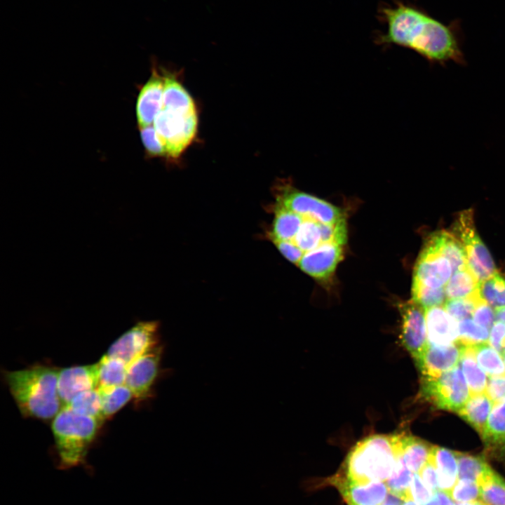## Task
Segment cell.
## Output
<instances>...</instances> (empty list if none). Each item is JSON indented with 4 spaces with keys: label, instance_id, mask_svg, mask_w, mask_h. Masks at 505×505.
Wrapping results in <instances>:
<instances>
[{
    "label": "cell",
    "instance_id": "obj_49",
    "mask_svg": "<svg viewBox=\"0 0 505 505\" xmlns=\"http://www.w3.org/2000/svg\"><path fill=\"white\" fill-rule=\"evenodd\" d=\"M403 500L389 492L385 500L381 505H403Z\"/></svg>",
    "mask_w": 505,
    "mask_h": 505
},
{
    "label": "cell",
    "instance_id": "obj_45",
    "mask_svg": "<svg viewBox=\"0 0 505 505\" xmlns=\"http://www.w3.org/2000/svg\"><path fill=\"white\" fill-rule=\"evenodd\" d=\"M489 344L502 355L505 351V323L497 321L490 329Z\"/></svg>",
    "mask_w": 505,
    "mask_h": 505
},
{
    "label": "cell",
    "instance_id": "obj_28",
    "mask_svg": "<svg viewBox=\"0 0 505 505\" xmlns=\"http://www.w3.org/2000/svg\"><path fill=\"white\" fill-rule=\"evenodd\" d=\"M480 281L469 267L452 274L445 286L447 299L463 298L478 291Z\"/></svg>",
    "mask_w": 505,
    "mask_h": 505
},
{
    "label": "cell",
    "instance_id": "obj_20",
    "mask_svg": "<svg viewBox=\"0 0 505 505\" xmlns=\"http://www.w3.org/2000/svg\"><path fill=\"white\" fill-rule=\"evenodd\" d=\"M429 460L436 469L439 490L449 494L458 480L457 452L433 446Z\"/></svg>",
    "mask_w": 505,
    "mask_h": 505
},
{
    "label": "cell",
    "instance_id": "obj_46",
    "mask_svg": "<svg viewBox=\"0 0 505 505\" xmlns=\"http://www.w3.org/2000/svg\"><path fill=\"white\" fill-rule=\"evenodd\" d=\"M493 403L505 400V377H490L485 391Z\"/></svg>",
    "mask_w": 505,
    "mask_h": 505
},
{
    "label": "cell",
    "instance_id": "obj_52",
    "mask_svg": "<svg viewBox=\"0 0 505 505\" xmlns=\"http://www.w3.org/2000/svg\"><path fill=\"white\" fill-rule=\"evenodd\" d=\"M403 505H419L413 500L408 499L403 501Z\"/></svg>",
    "mask_w": 505,
    "mask_h": 505
},
{
    "label": "cell",
    "instance_id": "obj_1",
    "mask_svg": "<svg viewBox=\"0 0 505 505\" xmlns=\"http://www.w3.org/2000/svg\"><path fill=\"white\" fill-rule=\"evenodd\" d=\"M380 14L386 31L377 38L379 43L410 48L431 63L465 65L459 20L445 24L420 8L401 2L383 7Z\"/></svg>",
    "mask_w": 505,
    "mask_h": 505
},
{
    "label": "cell",
    "instance_id": "obj_48",
    "mask_svg": "<svg viewBox=\"0 0 505 505\" xmlns=\"http://www.w3.org/2000/svg\"><path fill=\"white\" fill-rule=\"evenodd\" d=\"M424 505H455L450 495L444 491L435 492L431 499Z\"/></svg>",
    "mask_w": 505,
    "mask_h": 505
},
{
    "label": "cell",
    "instance_id": "obj_11",
    "mask_svg": "<svg viewBox=\"0 0 505 505\" xmlns=\"http://www.w3.org/2000/svg\"><path fill=\"white\" fill-rule=\"evenodd\" d=\"M452 275L449 260L426 242L416 262L412 285L445 287Z\"/></svg>",
    "mask_w": 505,
    "mask_h": 505
},
{
    "label": "cell",
    "instance_id": "obj_34",
    "mask_svg": "<svg viewBox=\"0 0 505 505\" xmlns=\"http://www.w3.org/2000/svg\"><path fill=\"white\" fill-rule=\"evenodd\" d=\"M478 291L480 297L493 309L505 307V277L498 271L480 281Z\"/></svg>",
    "mask_w": 505,
    "mask_h": 505
},
{
    "label": "cell",
    "instance_id": "obj_23",
    "mask_svg": "<svg viewBox=\"0 0 505 505\" xmlns=\"http://www.w3.org/2000/svg\"><path fill=\"white\" fill-rule=\"evenodd\" d=\"M494 405L486 393L471 396L465 405L457 412L481 436Z\"/></svg>",
    "mask_w": 505,
    "mask_h": 505
},
{
    "label": "cell",
    "instance_id": "obj_19",
    "mask_svg": "<svg viewBox=\"0 0 505 505\" xmlns=\"http://www.w3.org/2000/svg\"><path fill=\"white\" fill-rule=\"evenodd\" d=\"M480 436L487 455L497 459L505 457V400L494 404Z\"/></svg>",
    "mask_w": 505,
    "mask_h": 505
},
{
    "label": "cell",
    "instance_id": "obj_14",
    "mask_svg": "<svg viewBox=\"0 0 505 505\" xmlns=\"http://www.w3.org/2000/svg\"><path fill=\"white\" fill-rule=\"evenodd\" d=\"M98 386V363L59 370L58 391L62 407L77 394Z\"/></svg>",
    "mask_w": 505,
    "mask_h": 505
},
{
    "label": "cell",
    "instance_id": "obj_33",
    "mask_svg": "<svg viewBox=\"0 0 505 505\" xmlns=\"http://www.w3.org/2000/svg\"><path fill=\"white\" fill-rule=\"evenodd\" d=\"M480 501L484 505H505V480L492 470L479 484Z\"/></svg>",
    "mask_w": 505,
    "mask_h": 505
},
{
    "label": "cell",
    "instance_id": "obj_41",
    "mask_svg": "<svg viewBox=\"0 0 505 505\" xmlns=\"http://www.w3.org/2000/svg\"><path fill=\"white\" fill-rule=\"evenodd\" d=\"M142 144L151 156H166L165 145L153 125L140 128Z\"/></svg>",
    "mask_w": 505,
    "mask_h": 505
},
{
    "label": "cell",
    "instance_id": "obj_10",
    "mask_svg": "<svg viewBox=\"0 0 505 505\" xmlns=\"http://www.w3.org/2000/svg\"><path fill=\"white\" fill-rule=\"evenodd\" d=\"M163 346L156 343L128 365L126 385L137 401L146 399L157 377Z\"/></svg>",
    "mask_w": 505,
    "mask_h": 505
},
{
    "label": "cell",
    "instance_id": "obj_5",
    "mask_svg": "<svg viewBox=\"0 0 505 505\" xmlns=\"http://www.w3.org/2000/svg\"><path fill=\"white\" fill-rule=\"evenodd\" d=\"M153 126L165 145L167 157L175 159L182 154L196 136L197 111L162 108Z\"/></svg>",
    "mask_w": 505,
    "mask_h": 505
},
{
    "label": "cell",
    "instance_id": "obj_32",
    "mask_svg": "<svg viewBox=\"0 0 505 505\" xmlns=\"http://www.w3.org/2000/svg\"><path fill=\"white\" fill-rule=\"evenodd\" d=\"M97 389L105 419L115 414L133 397L132 391L126 384Z\"/></svg>",
    "mask_w": 505,
    "mask_h": 505
},
{
    "label": "cell",
    "instance_id": "obj_43",
    "mask_svg": "<svg viewBox=\"0 0 505 505\" xmlns=\"http://www.w3.org/2000/svg\"><path fill=\"white\" fill-rule=\"evenodd\" d=\"M472 318L476 323L490 330L495 322V311H494L493 308L483 299L476 307Z\"/></svg>",
    "mask_w": 505,
    "mask_h": 505
},
{
    "label": "cell",
    "instance_id": "obj_21",
    "mask_svg": "<svg viewBox=\"0 0 505 505\" xmlns=\"http://www.w3.org/2000/svg\"><path fill=\"white\" fill-rule=\"evenodd\" d=\"M427 243L449 260L452 274L468 267L463 245L452 232L437 231L430 236Z\"/></svg>",
    "mask_w": 505,
    "mask_h": 505
},
{
    "label": "cell",
    "instance_id": "obj_7",
    "mask_svg": "<svg viewBox=\"0 0 505 505\" xmlns=\"http://www.w3.org/2000/svg\"><path fill=\"white\" fill-rule=\"evenodd\" d=\"M452 233L462 243L468 267L479 281L497 272L489 250L476 231L471 209L460 213Z\"/></svg>",
    "mask_w": 505,
    "mask_h": 505
},
{
    "label": "cell",
    "instance_id": "obj_6",
    "mask_svg": "<svg viewBox=\"0 0 505 505\" xmlns=\"http://www.w3.org/2000/svg\"><path fill=\"white\" fill-rule=\"evenodd\" d=\"M421 383L422 396L439 409L457 412L471 396L459 365L436 378L422 379Z\"/></svg>",
    "mask_w": 505,
    "mask_h": 505
},
{
    "label": "cell",
    "instance_id": "obj_51",
    "mask_svg": "<svg viewBox=\"0 0 505 505\" xmlns=\"http://www.w3.org/2000/svg\"><path fill=\"white\" fill-rule=\"evenodd\" d=\"M456 505H484V504L480 500H478V501H471V502L458 504Z\"/></svg>",
    "mask_w": 505,
    "mask_h": 505
},
{
    "label": "cell",
    "instance_id": "obj_16",
    "mask_svg": "<svg viewBox=\"0 0 505 505\" xmlns=\"http://www.w3.org/2000/svg\"><path fill=\"white\" fill-rule=\"evenodd\" d=\"M165 74L153 69L152 74L142 86L136 103V116L140 128L153 125L163 108Z\"/></svg>",
    "mask_w": 505,
    "mask_h": 505
},
{
    "label": "cell",
    "instance_id": "obj_35",
    "mask_svg": "<svg viewBox=\"0 0 505 505\" xmlns=\"http://www.w3.org/2000/svg\"><path fill=\"white\" fill-rule=\"evenodd\" d=\"M414 473L403 463L398 454L393 470L385 482L389 492L400 497L403 501L410 499V487Z\"/></svg>",
    "mask_w": 505,
    "mask_h": 505
},
{
    "label": "cell",
    "instance_id": "obj_22",
    "mask_svg": "<svg viewBox=\"0 0 505 505\" xmlns=\"http://www.w3.org/2000/svg\"><path fill=\"white\" fill-rule=\"evenodd\" d=\"M399 454L405 465L418 473L428 462L433 446L411 435L399 434Z\"/></svg>",
    "mask_w": 505,
    "mask_h": 505
},
{
    "label": "cell",
    "instance_id": "obj_30",
    "mask_svg": "<svg viewBox=\"0 0 505 505\" xmlns=\"http://www.w3.org/2000/svg\"><path fill=\"white\" fill-rule=\"evenodd\" d=\"M476 361L489 377H505L502 356L487 343L471 346Z\"/></svg>",
    "mask_w": 505,
    "mask_h": 505
},
{
    "label": "cell",
    "instance_id": "obj_47",
    "mask_svg": "<svg viewBox=\"0 0 505 505\" xmlns=\"http://www.w3.org/2000/svg\"><path fill=\"white\" fill-rule=\"evenodd\" d=\"M424 484L433 492L439 490L438 473L434 464L431 462H428L422 467L418 473Z\"/></svg>",
    "mask_w": 505,
    "mask_h": 505
},
{
    "label": "cell",
    "instance_id": "obj_3",
    "mask_svg": "<svg viewBox=\"0 0 505 505\" xmlns=\"http://www.w3.org/2000/svg\"><path fill=\"white\" fill-rule=\"evenodd\" d=\"M399 434H377L360 440L345 463L346 480L354 483L386 482L399 454Z\"/></svg>",
    "mask_w": 505,
    "mask_h": 505
},
{
    "label": "cell",
    "instance_id": "obj_18",
    "mask_svg": "<svg viewBox=\"0 0 505 505\" xmlns=\"http://www.w3.org/2000/svg\"><path fill=\"white\" fill-rule=\"evenodd\" d=\"M427 342L431 345H447L458 342L459 328L443 306L425 309Z\"/></svg>",
    "mask_w": 505,
    "mask_h": 505
},
{
    "label": "cell",
    "instance_id": "obj_29",
    "mask_svg": "<svg viewBox=\"0 0 505 505\" xmlns=\"http://www.w3.org/2000/svg\"><path fill=\"white\" fill-rule=\"evenodd\" d=\"M458 479L471 480L480 484L492 470L484 457L457 452Z\"/></svg>",
    "mask_w": 505,
    "mask_h": 505
},
{
    "label": "cell",
    "instance_id": "obj_24",
    "mask_svg": "<svg viewBox=\"0 0 505 505\" xmlns=\"http://www.w3.org/2000/svg\"><path fill=\"white\" fill-rule=\"evenodd\" d=\"M274 208L275 217L269 234L270 238L292 241L304 217L277 203Z\"/></svg>",
    "mask_w": 505,
    "mask_h": 505
},
{
    "label": "cell",
    "instance_id": "obj_12",
    "mask_svg": "<svg viewBox=\"0 0 505 505\" xmlns=\"http://www.w3.org/2000/svg\"><path fill=\"white\" fill-rule=\"evenodd\" d=\"M401 342L416 361L424 351L428 342L425 310L412 299L401 304Z\"/></svg>",
    "mask_w": 505,
    "mask_h": 505
},
{
    "label": "cell",
    "instance_id": "obj_42",
    "mask_svg": "<svg viewBox=\"0 0 505 505\" xmlns=\"http://www.w3.org/2000/svg\"><path fill=\"white\" fill-rule=\"evenodd\" d=\"M433 492L423 482L418 473H414L410 487V499L419 505H424L432 497Z\"/></svg>",
    "mask_w": 505,
    "mask_h": 505
},
{
    "label": "cell",
    "instance_id": "obj_15",
    "mask_svg": "<svg viewBox=\"0 0 505 505\" xmlns=\"http://www.w3.org/2000/svg\"><path fill=\"white\" fill-rule=\"evenodd\" d=\"M344 245L337 243H323L305 252L297 265L316 279H328L342 259Z\"/></svg>",
    "mask_w": 505,
    "mask_h": 505
},
{
    "label": "cell",
    "instance_id": "obj_2",
    "mask_svg": "<svg viewBox=\"0 0 505 505\" xmlns=\"http://www.w3.org/2000/svg\"><path fill=\"white\" fill-rule=\"evenodd\" d=\"M59 370L45 365L4 371V377L22 415L53 419L62 408L58 391Z\"/></svg>",
    "mask_w": 505,
    "mask_h": 505
},
{
    "label": "cell",
    "instance_id": "obj_8",
    "mask_svg": "<svg viewBox=\"0 0 505 505\" xmlns=\"http://www.w3.org/2000/svg\"><path fill=\"white\" fill-rule=\"evenodd\" d=\"M276 192V203L304 217L325 224H335L345 220L339 208L289 184H278Z\"/></svg>",
    "mask_w": 505,
    "mask_h": 505
},
{
    "label": "cell",
    "instance_id": "obj_44",
    "mask_svg": "<svg viewBox=\"0 0 505 505\" xmlns=\"http://www.w3.org/2000/svg\"><path fill=\"white\" fill-rule=\"evenodd\" d=\"M281 253L290 262L298 264L304 252L293 242L288 241L271 240Z\"/></svg>",
    "mask_w": 505,
    "mask_h": 505
},
{
    "label": "cell",
    "instance_id": "obj_37",
    "mask_svg": "<svg viewBox=\"0 0 505 505\" xmlns=\"http://www.w3.org/2000/svg\"><path fill=\"white\" fill-rule=\"evenodd\" d=\"M458 328V342L466 346L488 342L490 330L478 325L471 318L459 321Z\"/></svg>",
    "mask_w": 505,
    "mask_h": 505
},
{
    "label": "cell",
    "instance_id": "obj_17",
    "mask_svg": "<svg viewBox=\"0 0 505 505\" xmlns=\"http://www.w3.org/2000/svg\"><path fill=\"white\" fill-rule=\"evenodd\" d=\"M330 483L348 505H381L389 494L385 482L354 483L338 476Z\"/></svg>",
    "mask_w": 505,
    "mask_h": 505
},
{
    "label": "cell",
    "instance_id": "obj_38",
    "mask_svg": "<svg viewBox=\"0 0 505 505\" xmlns=\"http://www.w3.org/2000/svg\"><path fill=\"white\" fill-rule=\"evenodd\" d=\"M483 298L479 291L466 297L447 299L444 308L455 320L461 321L472 317L477 305Z\"/></svg>",
    "mask_w": 505,
    "mask_h": 505
},
{
    "label": "cell",
    "instance_id": "obj_31",
    "mask_svg": "<svg viewBox=\"0 0 505 505\" xmlns=\"http://www.w3.org/2000/svg\"><path fill=\"white\" fill-rule=\"evenodd\" d=\"M65 407L69 408L76 414L95 418L101 424L105 420L97 388L79 393Z\"/></svg>",
    "mask_w": 505,
    "mask_h": 505
},
{
    "label": "cell",
    "instance_id": "obj_25",
    "mask_svg": "<svg viewBox=\"0 0 505 505\" xmlns=\"http://www.w3.org/2000/svg\"><path fill=\"white\" fill-rule=\"evenodd\" d=\"M163 108L196 109L195 102L184 86L173 74L164 72Z\"/></svg>",
    "mask_w": 505,
    "mask_h": 505
},
{
    "label": "cell",
    "instance_id": "obj_53",
    "mask_svg": "<svg viewBox=\"0 0 505 505\" xmlns=\"http://www.w3.org/2000/svg\"><path fill=\"white\" fill-rule=\"evenodd\" d=\"M501 356H502L503 359H504V363H505V351H504V353L502 354Z\"/></svg>",
    "mask_w": 505,
    "mask_h": 505
},
{
    "label": "cell",
    "instance_id": "obj_13",
    "mask_svg": "<svg viewBox=\"0 0 505 505\" xmlns=\"http://www.w3.org/2000/svg\"><path fill=\"white\" fill-rule=\"evenodd\" d=\"M465 346L459 342L447 345L428 344L415 363L422 379H433L456 367L460 362Z\"/></svg>",
    "mask_w": 505,
    "mask_h": 505
},
{
    "label": "cell",
    "instance_id": "obj_50",
    "mask_svg": "<svg viewBox=\"0 0 505 505\" xmlns=\"http://www.w3.org/2000/svg\"><path fill=\"white\" fill-rule=\"evenodd\" d=\"M495 316L497 321L505 323V307L495 309Z\"/></svg>",
    "mask_w": 505,
    "mask_h": 505
},
{
    "label": "cell",
    "instance_id": "obj_39",
    "mask_svg": "<svg viewBox=\"0 0 505 505\" xmlns=\"http://www.w3.org/2000/svg\"><path fill=\"white\" fill-rule=\"evenodd\" d=\"M412 300L425 309L443 306L447 301L445 287L431 288L420 285H412Z\"/></svg>",
    "mask_w": 505,
    "mask_h": 505
},
{
    "label": "cell",
    "instance_id": "obj_40",
    "mask_svg": "<svg viewBox=\"0 0 505 505\" xmlns=\"http://www.w3.org/2000/svg\"><path fill=\"white\" fill-rule=\"evenodd\" d=\"M449 494L458 504L478 501L480 500V486L471 480L458 479Z\"/></svg>",
    "mask_w": 505,
    "mask_h": 505
},
{
    "label": "cell",
    "instance_id": "obj_4",
    "mask_svg": "<svg viewBox=\"0 0 505 505\" xmlns=\"http://www.w3.org/2000/svg\"><path fill=\"white\" fill-rule=\"evenodd\" d=\"M100 425L95 418L62 407L51 425L59 469H69L85 464L88 449Z\"/></svg>",
    "mask_w": 505,
    "mask_h": 505
},
{
    "label": "cell",
    "instance_id": "obj_27",
    "mask_svg": "<svg viewBox=\"0 0 505 505\" xmlns=\"http://www.w3.org/2000/svg\"><path fill=\"white\" fill-rule=\"evenodd\" d=\"M98 363V386L107 388L126 384L128 365L122 360L105 354Z\"/></svg>",
    "mask_w": 505,
    "mask_h": 505
},
{
    "label": "cell",
    "instance_id": "obj_36",
    "mask_svg": "<svg viewBox=\"0 0 505 505\" xmlns=\"http://www.w3.org/2000/svg\"><path fill=\"white\" fill-rule=\"evenodd\" d=\"M321 223L304 217L298 232L292 242L297 245L304 253L318 247L323 244Z\"/></svg>",
    "mask_w": 505,
    "mask_h": 505
},
{
    "label": "cell",
    "instance_id": "obj_26",
    "mask_svg": "<svg viewBox=\"0 0 505 505\" xmlns=\"http://www.w3.org/2000/svg\"><path fill=\"white\" fill-rule=\"evenodd\" d=\"M460 364L471 396L485 393L488 379L486 373L477 364L471 346H465Z\"/></svg>",
    "mask_w": 505,
    "mask_h": 505
},
{
    "label": "cell",
    "instance_id": "obj_9",
    "mask_svg": "<svg viewBox=\"0 0 505 505\" xmlns=\"http://www.w3.org/2000/svg\"><path fill=\"white\" fill-rule=\"evenodd\" d=\"M158 328L157 321L138 322L114 341L105 354L128 365L158 342Z\"/></svg>",
    "mask_w": 505,
    "mask_h": 505
}]
</instances>
